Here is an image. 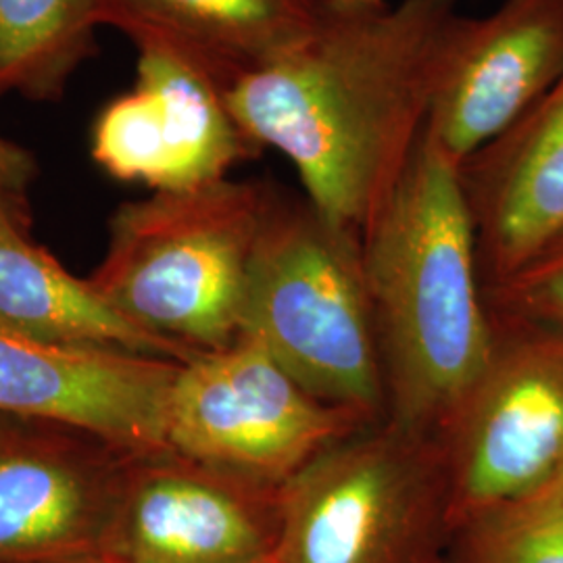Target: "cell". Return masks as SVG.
Instances as JSON below:
<instances>
[{"instance_id":"1","label":"cell","mask_w":563,"mask_h":563,"mask_svg":"<svg viewBox=\"0 0 563 563\" xmlns=\"http://www.w3.org/2000/svg\"><path fill=\"white\" fill-rule=\"evenodd\" d=\"M460 2L323 4L305 41L225 90L242 134L292 163L325 220L362 236L401 178L470 21Z\"/></svg>"},{"instance_id":"2","label":"cell","mask_w":563,"mask_h":563,"mask_svg":"<svg viewBox=\"0 0 563 563\" xmlns=\"http://www.w3.org/2000/svg\"><path fill=\"white\" fill-rule=\"evenodd\" d=\"M362 255L383 360L384 420L439 439L490 357L495 323L462 165L426 128L363 230Z\"/></svg>"},{"instance_id":"3","label":"cell","mask_w":563,"mask_h":563,"mask_svg":"<svg viewBox=\"0 0 563 563\" xmlns=\"http://www.w3.org/2000/svg\"><path fill=\"white\" fill-rule=\"evenodd\" d=\"M241 336L260 342L322 401L386 418L362 236L325 220L305 195L267 184Z\"/></svg>"},{"instance_id":"4","label":"cell","mask_w":563,"mask_h":563,"mask_svg":"<svg viewBox=\"0 0 563 563\" xmlns=\"http://www.w3.org/2000/svg\"><path fill=\"white\" fill-rule=\"evenodd\" d=\"M267 184L222 180L123 202L92 284L144 330L192 355L239 341Z\"/></svg>"},{"instance_id":"5","label":"cell","mask_w":563,"mask_h":563,"mask_svg":"<svg viewBox=\"0 0 563 563\" xmlns=\"http://www.w3.org/2000/svg\"><path fill=\"white\" fill-rule=\"evenodd\" d=\"M453 523L441 441L380 420L282 486L272 555L276 563H443Z\"/></svg>"},{"instance_id":"6","label":"cell","mask_w":563,"mask_h":563,"mask_svg":"<svg viewBox=\"0 0 563 563\" xmlns=\"http://www.w3.org/2000/svg\"><path fill=\"white\" fill-rule=\"evenodd\" d=\"M297 383L249 336L180 363L169 393L167 446L199 462L284 486L325 449L369 423Z\"/></svg>"},{"instance_id":"7","label":"cell","mask_w":563,"mask_h":563,"mask_svg":"<svg viewBox=\"0 0 563 563\" xmlns=\"http://www.w3.org/2000/svg\"><path fill=\"white\" fill-rule=\"evenodd\" d=\"M493 323L490 357L439 434L455 522L563 476V328Z\"/></svg>"},{"instance_id":"8","label":"cell","mask_w":563,"mask_h":563,"mask_svg":"<svg viewBox=\"0 0 563 563\" xmlns=\"http://www.w3.org/2000/svg\"><path fill=\"white\" fill-rule=\"evenodd\" d=\"M134 455L71 426L0 418V563L109 558Z\"/></svg>"},{"instance_id":"9","label":"cell","mask_w":563,"mask_h":563,"mask_svg":"<svg viewBox=\"0 0 563 563\" xmlns=\"http://www.w3.org/2000/svg\"><path fill=\"white\" fill-rule=\"evenodd\" d=\"M282 486L174 449L130 463L111 555L123 563H255L280 537Z\"/></svg>"},{"instance_id":"10","label":"cell","mask_w":563,"mask_h":563,"mask_svg":"<svg viewBox=\"0 0 563 563\" xmlns=\"http://www.w3.org/2000/svg\"><path fill=\"white\" fill-rule=\"evenodd\" d=\"M180 362L74 349L0 325V418L63 423L123 449H169L165 418Z\"/></svg>"},{"instance_id":"11","label":"cell","mask_w":563,"mask_h":563,"mask_svg":"<svg viewBox=\"0 0 563 563\" xmlns=\"http://www.w3.org/2000/svg\"><path fill=\"white\" fill-rule=\"evenodd\" d=\"M563 74V0H504L470 18L426 132L463 165L501 139Z\"/></svg>"},{"instance_id":"12","label":"cell","mask_w":563,"mask_h":563,"mask_svg":"<svg viewBox=\"0 0 563 563\" xmlns=\"http://www.w3.org/2000/svg\"><path fill=\"white\" fill-rule=\"evenodd\" d=\"M484 290L563 232V74L501 139L462 165Z\"/></svg>"},{"instance_id":"13","label":"cell","mask_w":563,"mask_h":563,"mask_svg":"<svg viewBox=\"0 0 563 563\" xmlns=\"http://www.w3.org/2000/svg\"><path fill=\"white\" fill-rule=\"evenodd\" d=\"M322 0H101L102 25L159 42L228 90L305 41Z\"/></svg>"},{"instance_id":"14","label":"cell","mask_w":563,"mask_h":563,"mask_svg":"<svg viewBox=\"0 0 563 563\" xmlns=\"http://www.w3.org/2000/svg\"><path fill=\"white\" fill-rule=\"evenodd\" d=\"M0 325L59 346L180 363L197 357L130 320L27 234H0Z\"/></svg>"},{"instance_id":"15","label":"cell","mask_w":563,"mask_h":563,"mask_svg":"<svg viewBox=\"0 0 563 563\" xmlns=\"http://www.w3.org/2000/svg\"><path fill=\"white\" fill-rule=\"evenodd\" d=\"M136 86L159 111L167 151V190H195L228 180L234 165L260 148L242 134L225 90L201 67L159 42H139Z\"/></svg>"},{"instance_id":"16","label":"cell","mask_w":563,"mask_h":563,"mask_svg":"<svg viewBox=\"0 0 563 563\" xmlns=\"http://www.w3.org/2000/svg\"><path fill=\"white\" fill-rule=\"evenodd\" d=\"M101 25V0H0V99H59Z\"/></svg>"},{"instance_id":"17","label":"cell","mask_w":563,"mask_h":563,"mask_svg":"<svg viewBox=\"0 0 563 563\" xmlns=\"http://www.w3.org/2000/svg\"><path fill=\"white\" fill-rule=\"evenodd\" d=\"M443 563H563V476L460 518Z\"/></svg>"},{"instance_id":"18","label":"cell","mask_w":563,"mask_h":563,"mask_svg":"<svg viewBox=\"0 0 563 563\" xmlns=\"http://www.w3.org/2000/svg\"><path fill=\"white\" fill-rule=\"evenodd\" d=\"M493 316L563 328V232L509 278L486 288Z\"/></svg>"},{"instance_id":"19","label":"cell","mask_w":563,"mask_h":563,"mask_svg":"<svg viewBox=\"0 0 563 563\" xmlns=\"http://www.w3.org/2000/svg\"><path fill=\"white\" fill-rule=\"evenodd\" d=\"M34 155L0 134V192L25 207V192L36 178Z\"/></svg>"},{"instance_id":"20","label":"cell","mask_w":563,"mask_h":563,"mask_svg":"<svg viewBox=\"0 0 563 563\" xmlns=\"http://www.w3.org/2000/svg\"><path fill=\"white\" fill-rule=\"evenodd\" d=\"M0 234H27L30 236V218L25 207H21L4 192H0Z\"/></svg>"},{"instance_id":"21","label":"cell","mask_w":563,"mask_h":563,"mask_svg":"<svg viewBox=\"0 0 563 563\" xmlns=\"http://www.w3.org/2000/svg\"><path fill=\"white\" fill-rule=\"evenodd\" d=\"M322 2L339 9H380L388 4V0H322Z\"/></svg>"},{"instance_id":"22","label":"cell","mask_w":563,"mask_h":563,"mask_svg":"<svg viewBox=\"0 0 563 563\" xmlns=\"http://www.w3.org/2000/svg\"><path fill=\"white\" fill-rule=\"evenodd\" d=\"M76 563H123L118 558H97V560H86V562H76Z\"/></svg>"},{"instance_id":"23","label":"cell","mask_w":563,"mask_h":563,"mask_svg":"<svg viewBox=\"0 0 563 563\" xmlns=\"http://www.w3.org/2000/svg\"><path fill=\"white\" fill-rule=\"evenodd\" d=\"M255 563H276V560H274V555H269V558H265V560H260V562Z\"/></svg>"}]
</instances>
